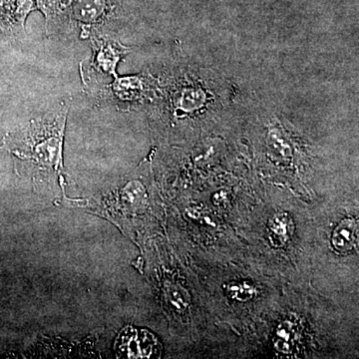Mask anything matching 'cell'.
<instances>
[{
    "label": "cell",
    "mask_w": 359,
    "mask_h": 359,
    "mask_svg": "<svg viewBox=\"0 0 359 359\" xmlns=\"http://www.w3.org/2000/svg\"><path fill=\"white\" fill-rule=\"evenodd\" d=\"M69 104L32 120L9 139V150L32 178H58L63 170L62 151Z\"/></svg>",
    "instance_id": "cell-1"
},
{
    "label": "cell",
    "mask_w": 359,
    "mask_h": 359,
    "mask_svg": "<svg viewBox=\"0 0 359 359\" xmlns=\"http://www.w3.org/2000/svg\"><path fill=\"white\" fill-rule=\"evenodd\" d=\"M271 145L276 157L282 158V159H287V158L290 157V147L285 145V142L282 139H273Z\"/></svg>",
    "instance_id": "cell-11"
},
{
    "label": "cell",
    "mask_w": 359,
    "mask_h": 359,
    "mask_svg": "<svg viewBox=\"0 0 359 359\" xmlns=\"http://www.w3.org/2000/svg\"><path fill=\"white\" fill-rule=\"evenodd\" d=\"M301 337V325L294 318H287L276 327L273 346L280 353L290 354L294 351Z\"/></svg>",
    "instance_id": "cell-5"
},
{
    "label": "cell",
    "mask_w": 359,
    "mask_h": 359,
    "mask_svg": "<svg viewBox=\"0 0 359 359\" xmlns=\"http://www.w3.org/2000/svg\"><path fill=\"white\" fill-rule=\"evenodd\" d=\"M165 294H166L168 302L176 311H186L190 304V297H189L188 292L178 285H167Z\"/></svg>",
    "instance_id": "cell-9"
},
{
    "label": "cell",
    "mask_w": 359,
    "mask_h": 359,
    "mask_svg": "<svg viewBox=\"0 0 359 359\" xmlns=\"http://www.w3.org/2000/svg\"><path fill=\"white\" fill-rule=\"evenodd\" d=\"M255 294H256V289L250 283H231L226 287V294L233 301L248 302L255 297Z\"/></svg>",
    "instance_id": "cell-8"
},
{
    "label": "cell",
    "mask_w": 359,
    "mask_h": 359,
    "mask_svg": "<svg viewBox=\"0 0 359 359\" xmlns=\"http://www.w3.org/2000/svg\"><path fill=\"white\" fill-rule=\"evenodd\" d=\"M294 233L292 219L285 212L275 215L268 224L269 242L276 248H283L287 244Z\"/></svg>",
    "instance_id": "cell-6"
},
{
    "label": "cell",
    "mask_w": 359,
    "mask_h": 359,
    "mask_svg": "<svg viewBox=\"0 0 359 359\" xmlns=\"http://www.w3.org/2000/svg\"><path fill=\"white\" fill-rule=\"evenodd\" d=\"M103 0H79L75 7L76 18L84 22H97L104 13Z\"/></svg>",
    "instance_id": "cell-7"
},
{
    "label": "cell",
    "mask_w": 359,
    "mask_h": 359,
    "mask_svg": "<svg viewBox=\"0 0 359 359\" xmlns=\"http://www.w3.org/2000/svg\"><path fill=\"white\" fill-rule=\"evenodd\" d=\"M358 243V222L354 218L342 219L332 233V244L339 254L347 255Z\"/></svg>",
    "instance_id": "cell-4"
},
{
    "label": "cell",
    "mask_w": 359,
    "mask_h": 359,
    "mask_svg": "<svg viewBox=\"0 0 359 359\" xmlns=\"http://www.w3.org/2000/svg\"><path fill=\"white\" fill-rule=\"evenodd\" d=\"M128 48L112 40L94 39L93 55L90 65L98 75L116 77V66L123 56L128 53Z\"/></svg>",
    "instance_id": "cell-3"
},
{
    "label": "cell",
    "mask_w": 359,
    "mask_h": 359,
    "mask_svg": "<svg viewBox=\"0 0 359 359\" xmlns=\"http://www.w3.org/2000/svg\"><path fill=\"white\" fill-rule=\"evenodd\" d=\"M39 8L46 16L47 23L54 20L66 8L68 0H37Z\"/></svg>",
    "instance_id": "cell-10"
},
{
    "label": "cell",
    "mask_w": 359,
    "mask_h": 359,
    "mask_svg": "<svg viewBox=\"0 0 359 359\" xmlns=\"http://www.w3.org/2000/svg\"><path fill=\"white\" fill-rule=\"evenodd\" d=\"M118 358H160L161 344L154 335L145 330L127 327L121 330L115 342Z\"/></svg>",
    "instance_id": "cell-2"
}]
</instances>
